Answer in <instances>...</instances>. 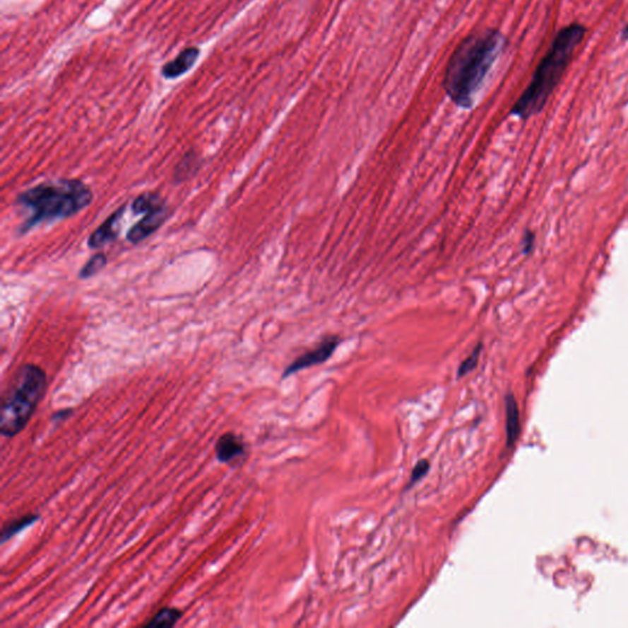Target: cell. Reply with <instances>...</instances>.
<instances>
[{
  "label": "cell",
  "mask_w": 628,
  "mask_h": 628,
  "mask_svg": "<svg viewBox=\"0 0 628 628\" xmlns=\"http://www.w3.org/2000/svg\"><path fill=\"white\" fill-rule=\"evenodd\" d=\"M506 38L496 28L475 31L461 41L448 61L443 89L456 107L471 109Z\"/></svg>",
  "instance_id": "obj_1"
},
{
  "label": "cell",
  "mask_w": 628,
  "mask_h": 628,
  "mask_svg": "<svg viewBox=\"0 0 628 628\" xmlns=\"http://www.w3.org/2000/svg\"><path fill=\"white\" fill-rule=\"evenodd\" d=\"M586 26L574 23L564 26L556 35L546 56L536 68L531 84L511 109L512 116L526 121L543 111L572 61L576 48L586 37Z\"/></svg>",
  "instance_id": "obj_2"
},
{
  "label": "cell",
  "mask_w": 628,
  "mask_h": 628,
  "mask_svg": "<svg viewBox=\"0 0 628 628\" xmlns=\"http://www.w3.org/2000/svg\"><path fill=\"white\" fill-rule=\"evenodd\" d=\"M93 201L91 188L80 179L45 182L32 186L16 198V204L28 211L20 233L28 232L45 223L71 218L86 209Z\"/></svg>",
  "instance_id": "obj_3"
},
{
  "label": "cell",
  "mask_w": 628,
  "mask_h": 628,
  "mask_svg": "<svg viewBox=\"0 0 628 628\" xmlns=\"http://www.w3.org/2000/svg\"><path fill=\"white\" fill-rule=\"evenodd\" d=\"M46 389L47 374L42 368L33 363L21 367L11 389L1 401L0 432L4 437H15L26 427Z\"/></svg>",
  "instance_id": "obj_4"
},
{
  "label": "cell",
  "mask_w": 628,
  "mask_h": 628,
  "mask_svg": "<svg viewBox=\"0 0 628 628\" xmlns=\"http://www.w3.org/2000/svg\"><path fill=\"white\" fill-rule=\"evenodd\" d=\"M341 341H343V339L340 336H326V338L321 340L319 344L316 345L314 349L309 350L307 352L298 356L297 359L290 363L289 366L285 369L284 373H283V378L285 379V378L290 377V376H292V374L300 372V371L326 362L334 355L336 349L341 344Z\"/></svg>",
  "instance_id": "obj_5"
},
{
  "label": "cell",
  "mask_w": 628,
  "mask_h": 628,
  "mask_svg": "<svg viewBox=\"0 0 628 628\" xmlns=\"http://www.w3.org/2000/svg\"><path fill=\"white\" fill-rule=\"evenodd\" d=\"M168 208L167 205L163 204L158 206L156 209L150 210L148 213H145L144 218L140 220L139 223H136L134 226H131L129 232L126 235L128 242L131 244H138L145 241L146 238H149L151 235H154L158 228L161 227L165 221L167 220Z\"/></svg>",
  "instance_id": "obj_6"
},
{
  "label": "cell",
  "mask_w": 628,
  "mask_h": 628,
  "mask_svg": "<svg viewBox=\"0 0 628 628\" xmlns=\"http://www.w3.org/2000/svg\"><path fill=\"white\" fill-rule=\"evenodd\" d=\"M126 205L121 206L119 209H117L113 214L109 215L107 219L103 221L91 235H90L88 246L91 249H98L108 244V243L116 241L119 231H118V223L121 221L123 215H124Z\"/></svg>",
  "instance_id": "obj_7"
},
{
  "label": "cell",
  "mask_w": 628,
  "mask_h": 628,
  "mask_svg": "<svg viewBox=\"0 0 628 628\" xmlns=\"http://www.w3.org/2000/svg\"><path fill=\"white\" fill-rule=\"evenodd\" d=\"M246 454V444L235 433H225L215 444V456L223 464H235Z\"/></svg>",
  "instance_id": "obj_8"
},
{
  "label": "cell",
  "mask_w": 628,
  "mask_h": 628,
  "mask_svg": "<svg viewBox=\"0 0 628 628\" xmlns=\"http://www.w3.org/2000/svg\"><path fill=\"white\" fill-rule=\"evenodd\" d=\"M201 56L198 47H188L178 54L173 61H168L162 66V75L168 80L177 79L191 69Z\"/></svg>",
  "instance_id": "obj_9"
},
{
  "label": "cell",
  "mask_w": 628,
  "mask_h": 628,
  "mask_svg": "<svg viewBox=\"0 0 628 628\" xmlns=\"http://www.w3.org/2000/svg\"><path fill=\"white\" fill-rule=\"evenodd\" d=\"M506 416H507V424H506L507 446L512 447L521 432V425H519V409L514 396L511 393L506 396Z\"/></svg>",
  "instance_id": "obj_10"
},
{
  "label": "cell",
  "mask_w": 628,
  "mask_h": 628,
  "mask_svg": "<svg viewBox=\"0 0 628 628\" xmlns=\"http://www.w3.org/2000/svg\"><path fill=\"white\" fill-rule=\"evenodd\" d=\"M38 519H40V514H37V513H30V514H25V516H19L16 519L8 521L3 526V529H1V534H0L1 543L5 544L13 536L19 534L20 531H23V529H26L28 526H33Z\"/></svg>",
  "instance_id": "obj_11"
},
{
  "label": "cell",
  "mask_w": 628,
  "mask_h": 628,
  "mask_svg": "<svg viewBox=\"0 0 628 628\" xmlns=\"http://www.w3.org/2000/svg\"><path fill=\"white\" fill-rule=\"evenodd\" d=\"M199 166H201V160L198 158V155L194 151H188L181 161L176 165L174 172H173V179L176 183L186 181L199 170Z\"/></svg>",
  "instance_id": "obj_12"
},
{
  "label": "cell",
  "mask_w": 628,
  "mask_h": 628,
  "mask_svg": "<svg viewBox=\"0 0 628 628\" xmlns=\"http://www.w3.org/2000/svg\"><path fill=\"white\" fill-rule=\"evenodd\" d=\"M183 612L176 608H163L156 615H154L150 621L144 624V627L148 628H165L173 627L177 624L182 619Z\"/></svg>",
  "instance_id": "obj_13"
},
{
  "label": "cell",
  "mask_w": 628,
  "mask_h": 628,
  "mask_svg": "<svg viewBox=\"0 0 628 628\" xmlns=\"http://www.w3.org/2000/svg\"><path fill=\"white\" fill-rule=\"evenodd\" d=\"M163 204H166V201H163L160 194L154 193V191H146V193H143L135 198V201L131 204V209L135 214H145L150 210L156 209Z\"/></svg>",
  "instance_id": "obj_14"
},
{
  "label": "cell",
  "mask_w": 628,
  "mask_h": 628,
  "mask_svg": "<svg viewBox=\"0 0 628 628\" xmlns=\"http://www.w3.org/2000/svg\"><path fill=\"white\" fill-rule=\"evenodd\" d=\"M107 256L105 253H96L93 254L89 261L85 263V266L81 268L79 273V278L81 280L89 279L95 275L100 273L101 270L107 266Z\"/></svg>",
  "instance_id": "obj_15"
},
{
  "label": "cell",
  "mask_w": 628,
  "mask_h": 628,
  "mask_svg": "<svg viewBox=\"0 0 628 628\" xmlns=\"http://www.w3.org/2000/svg\"><path fill=\"white\" fill-rule=\"evenodd\" d=\"M482 349H484L482 343H479V344L475 346L474 350L471 351V354L469 355L461 365H459L458 371H456V377H466L469 373L473 372L475 368L478 367V363H479L480 356H481Z\"/></svg>",
  "instance_id": "obj_16"
},
{
  "label": "cell",
  "mask_w": 628,
  "mask_h": 628,
  "mask_svg": "<svg viewBox=\"0 0 628 628\" xmlns=\"http://www.w3.org/2000/svg\"><path fill=\"white\" fill-rule=\"evenodd\" d=\"M428 470H429V463L426 459H422V461H420L416 466H414V469H413V473H411V478H410V482L408 485V489H410L413 485L416 484V482H419L420 480L422 479L424 476L427 475Z\"/></svg>",
  "instance_id": "obj_17"
},
{
  "label": "cell",
  "mask_w": 628,
  "mask_h": 628,
  "mask_svg": "<svg viewBox=\"0 0 628 628\" xmlns=\"http://www.w3.org/2000/svg\"><path fill=\"white\" fill-rule=\"evenodd\" d=\"M534 244H535V235L531 232V231H526L524 233V236L521 238V251H523V254H531L533 249H534Z\"/></svg>",
  "instance_id": "obj_18"
},
{
  "label": "cell",
  "mask_w": 628,
  "mask_h": 628,
  "mask_svg": "<svg viewBox=\"0 0 628 628\" xmlns=\"http://www.w3.org/2000/svg\"><path fill=\"white\" fill-rule=\"evenodd\" d=\"M70 415H71V410L66 409L61 410V411H56L53 416H52V420L53 421H61V420L66 419V417H69Z\"/></svg>",
  "instance_id": "obj_19"
},
{
  "label": "cell",
  "mask_w": 628,
  "mask_h": 628,
  "mask_svg": "<svg viewBox=\"0 0 628 628\" xmlns=\"http://www.w3.org/2000/svg\"><path fill=\"white\" fill-rule=\"evenodd\" d=\"M621 38H622L624 41H628V23L624 26L622 32H621Z\"/></svg>",
  "instance_id": "obj_20"
}]
</instances>
